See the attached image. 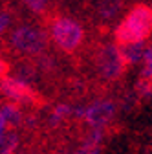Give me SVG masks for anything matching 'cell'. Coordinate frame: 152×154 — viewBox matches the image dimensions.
Wrapping results in <instances>:
<instances>
[{
    "label": "cell",
    "instance_id": "obj_7",
    "mask_svg": "<svg viewBox=\"0 0 152 154\" xmlns=\"http://www.w3.org/2000/svg\"><path fill=\"white\" fill-rule=\"evenodd\" d=\"M143 72L138 79V85H136V92L139 97H150L152 95V46H148L145 50V55H143Z\"/></svg>",
    "mask_w": 152,
    "mask_h": 154
},
{
    "label": "cell",
    "instance_id": "obj_4",
    "mask_svg": "<svg viewBox=\"0 0 152 154\" xmlns=\"http://www.w3.org/2000/svg\"><path fill=\"white\" fill-rule=\"evenodd\" d=\"M152 35V8L145 4L134 6L121 24L114 31V41L117 44L145 42Z\"/></svg>",
    "mask_w": 152,
    "mask_h": 154
},
{
    "label": "cell",
    "instance_id": "obj_11",
    "mask_svg": "<svg viewBox=\"0 0 152 154\" xmlns=\"http://www.w3.org/2000/svg\"><path fill=\"white\" fill-rule=\"evenodd\" d=\"M20 145V136L15 128H8L0 134V152H15Z\"/></svg>",
    "mask_w": 152,
    "mask_h": 154
},
{
    "label": "cell",
    "instance_id": "obj_6",
    "mask_svg": "<svg viewBox=\"0 0 152 154\" xmlns=\"http://www.w3.org/2000/svg\"><path fill=\"white\" fill-rule=\"evenodd\" d=\"M114 116H116V105L108 99H97L86 108L84 121L88 123V127L106 128L108 123L114 119Z\"/></svg>",
    "mask_w": 152,
    "mask_h": 154
},
{
    "label": "cell",
    "instance_id": "obj_8",
    "mask_svg": "<svg viewBox=\"0 0 152 154\" xmlns=\"http://www.w3.org/2000/svg\"><path fill=\"white\" fill-rule=\"evenodd\" d=\"M2 114H4V121L8 128H18L24 123V112L18 108V103H4L2 105Z\"/></svg>",
    "mask_w": 152,
    "mask_h": 154
},
{
    "label": "cell",
    "instance_id": "obj_3",
    "mask_svg": "<svg viewBox=\"0 0 152 154\" xmlns=\"http://www.w3.org/2000/svg\"><path fill=\"white\" fill-rule=\"evenodd\" d=\"M90 59H92L96 77L103 83L119 81L128 66L123 59V53L117 42H99L92 50Z\"/></svg>",
    "mask_w": 152,
    "mask_h": 154
},
{
    "label": "cell",
    "instance_id": "obj_2",
    "mask_svg": "<svg viewBox=\"0 0 152 154\" xmlns=\"http://www.w3.org/2000/svg\"><path fill=\"white\" fill-rule=\"evenodd\" d=\"M42 24L48 28L55 46L66 55L77 53L84 44V29L83 26L70 17L59 15L57 11H50L42 17Z\"/></svg>",
    "mask_w": 152,
    "mask_h": 154
},
{
    "label": "cell",
    "instance_id": "obj_13",
    "mask_svg": "<svg viewBox=\"0 0 152 154\" xmlns=\"http://www.w3.org/2000/svg\"><path fill=\"white\" fill-rule=\"evenodd\" d=\"M22 4L33 13V15H39L41 18L44 15H48L51 9V4H50V0H22Z\"/></svg>",
    "mask_w": 152,
    "mask_h": 154
},
{
    "label": "cell",
    "instance_id": "obj_1",
    "mask_svg": "<svg viewBox=\"0 0 152 154\" xmlns=\"http://www.w3.org/2000/svg\"><path fill=\"white\" fill-rule=\"evenodd\" d=\"M0 46H2V53L9 55L11 59H18V57L33 59L50 50V37L42 24H20L0 42Z\"/></svg>",
    "mask_w": 152,
    "mask_h": 154
},
{
    "label": "cell",
    "instance_id": "obj_5",
    "mask_svg": "<svg viewBox=\"0 0 152 154\" xmlns=\"http://www.w3.org/2000/svg\"><path fill=\"white\" fill-rule=\"evenodd\" d=\"M0 94L8 101H15L28 108L44 110L50 105V99L44 97L33 85L24 83L20 79H17V77H8V75L0 77Z\"/></svg>",
    "mask_w": 152,
    "mask_h": 154
},
{
    "label": "cell",
    "instance_id": "obj_12",
    "mask_svg": "<svg viewBox=\"0 0 152 154\" xmlns=\"http://www.w3.org/2000/svg\"><path fill=\"white\" fill-rule=\"evenodd\" d=\"M15 18H17V15L8 4H0V38L8 33L9 26L15 22Z\"/></svg>",
    "mask_w": 152,
    "mask_h": 154
},
{
    "label": "cell",
    "instance_id": "obj_9",
    "mask_svg": "<svg viewBox=\"0 0 152 154\" xmlns=\"http://www.w3.org/2000/svg\"><path fill=\"white\" fill-rule=\"evenodd\" d=\"M123 59L126 64H136L139 61H143L145 55V42H128V44H119Z\"/></svg>",
    "mask_w": 152,
    "mask_h": 154
},
{
    "label": "cell",
    "instance_id": "obj_10",
    "mask_svg": "<svg viewBox=\"0 0 152 154\" xmlns=\"http://www.w3.org/2000/svg\"><path fill=\"white\" fill-rule=\"evenodd\" d=\"M123 0H96V13L101 20H112L121 9Z\"/></svg>",
    "mask_w": 152,
    "mask_h": 154
},
{
    "label": "cell",
    "instance_id": "obj_14",
    "mask_svg": "<svg viewBox=\"0 0 152 154\" xmlns=\"http://www.w3.org/2000/svg\"><path fill=\"white\" fill-rule=\"evenodd\" d=\"M11 72V63L6 59V57L0 53V77H4V75H8Z\"/></svg>",
    "mask_w": 152,
    "mask_h": 154
},
{
    "label": "cell",
    "instance_id": "obj_15",
    "mask_svg": "<svg viewBox=\"0 0 152 154\" xmlns=\"http://www.w3.org/2000/svg\"><path fill=\"white\" fill-rule=\"evenodd\" d=\"M4 128H6V121H4V114H2V110H0V134L4 132Z\"/></svg>",
    "mask_w": 152,
    "mask_h": 154
}]
</instances>
